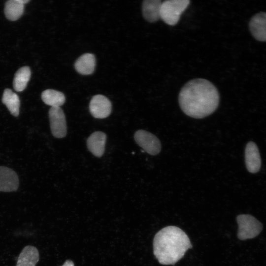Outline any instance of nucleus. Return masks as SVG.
Segmentation results:
<instances>
[{
  "instance_id": "13",
  "label": "nucleus",
  "mask_w": 266,
  "mask_h": 266,
  "mask_svg": "<svg viewBox=\"0 0 266 266\" xmlns=\"http://www.w3.org/2000/svg\"><path fill=\"white\" fill-rule=\"evenodd\" d=\"M96 58L92 53H85L79 57L74 63L76 70L82 75H90L94 71Z\"/></svg>"
},
{
  "instance_id": "9",
  "label": "nucleus",
  "mask_w": 266,
  "mask_h": 266,
  "mask_svg": "<svg viewBox=\"0 0 266 266\" xmlns=\"http://www.w3.org/2000/svg\"><path fill=\"white\" fill-rule=\"evenodd\" d=\"M245 161L247 170L252 173L258 172L261 166V159L257 145L253 141L248 142L245 150Z\"/></svg>"
},
{
  "instance_id": "10",
  "label": "nucleus",
  "mask_w": 266,
  "mask_h": 266,
  "mask_svg": "<svg viewBox=\"0 0 266 266\" xmlns=\"http://www.w3.org/2000/svg\"><path fill=\"white\" fill-rule=\"evenodd\" d=\"M250 31L257 40L266 41V12H260L254 15L249 22Z\"/></svg>"
},
{
  "instance_id": "16",
  "label": "nucleus",
  "mask_w": 266,
  "mask_h": 266,
  "mask_svg": "<svg viewBox=\"0 0 266 266\" xmlns=\"http://www.w3.org/2000/svg\"><path fill=\"white\" fill-rule=\"evenodd\" d=\"M41 99L43 102L51 107H60L66 101L64 94L53 89H47L41 94Z\"/></svg>"
},
{
  "instance_id": "15",
  "label": "nucleus",
  "mask_w": 266,
  "mask_h": 266,
  "mask_svg": "<svg viewBox=\"0 0 266 266\" xmlns=\"http://www.w3.org/2000/svg\"><path fill=\"white\" fill-rule=\"evenodd\" d=\"M1 100L11 115L14 117L19 115L20 102L19 98L16 93L10 89H5Z\"/></svg>"
},
{
  "instance_id": "12",
  "label": "nucleus",
  "mask_w": 266,
  "mask_h": 266,
  "mask_svg": "<svg viewBox=\"0 0 266 266\" xmlns=\"http://www.w3.org/2000/svg\"><path fill=\"white\" fill-rule=\"evenodd\" d=\"M161 0H145L142 2V11L144 19L149 22H155L160 19Z\"/></svg>"
},
{
  "instance_id": "8",
  "label": "nucleus",
  "mask_w": 266,
  "mask_h": 266,
  "mask_svg": "<svg viewBox=\"0 0 266 266\" xmlns=\"http://www.w3.org/2000/svg\"><path fill=\"white\" fill-rule=\"evenodd\" d=\"M19 184L18 176L12 169L0 166V191L10 192L17 190Z\"/></svg>"
},
{
  "instance_id": "14",
  "label": "nucleus",
  "mask_w": 266,
  "mask_h": 266,
  "mask_svg": "<svg viewBox=\"0 0 266 266\" xmlns=\"http://www.w3.org/2000/svg\"><path fill=\"white\" fill-rule=\"evenodd\" d=\"M39 259L37 249L34 246H25L18 257L16 266H35Z\"/></svg>"
},
{
  "instance_id": "1",
  "label": "nucleus",
  "mask_w": 266,
  "mask_h": 266,
  "mask_svg": "<svg viewBox=\"0 0 266 266\" xmlns=\"http://www.w3.org/2000/svg\"><path fill=\"white\" fill-rule=\"evenodd\" d=\"M219 94L216 87L203 78L190 80L180 90V107L187 115L202 118L213 113L219 103Z\"/></svg>"
},
{
  "instance_id": "20",
  "label": "nucleus",
  "mask_w": 266,
  "mask_h": 266,
  "mask_svg": "<svg viewBox=\"0 0 266 266\" xmlns=\"http://www.w3.org/2000/svg\"><path fill=\"white\" fill-rule=\"evenodd\" d=\"M19 1L21 3H22L23 4H26L29 2V1H30V0H19Z\"/></svg>"
},
{
  "instance_id": "18",
  "label": "nucleus",
  "mask_w": 266,
  "mask_h": 266,
  "mask_svg": "<svg viewBox=\"0 0 266 266\" xmlns=\"http://www.w3.org/2000/svg\"><path fill=\"white\" fill-rule=\"evenodd\" d=\"M31 69L29 66L20 68L15 74L13 82L14 89L17 92H22L26 87L30 79Z\"/></svg>"
},
{
  "instance_id": "19",
  "label": "nucleus",
  "mask_w": 266,
  "mask_h": 266,
  "mask_svg": "<svg viewBox=\"0 0 266 266\" xmlns=\"http://www.w3.org/2000/svg\"><path fill=\"white\" fill-rule=\"evenodd\" d=\"M62 266H74V265L72 261L70 260H67Z\"/></svg>"
},
{
  "instance_id": "3",
  "label": "nucleus",
  "mask_w": 266,
  "mask_h": 266,
  "mask_svg": "<svg viewBox=\"0 0 266 266\" xmlns=\"http://www.w3.org/2000/svg\"><path fill=\"white\" fill-rule=\"evenodd\" d=\"M190 2L189 0H166L162 1L160 11V19L168 25H176Z\"/></svg>"
},
{
  "instance_id": "7",
  "label": "nucleus",
  "mask_w": 266,
  "mask_h": 266,
  "mask_svg": "<svg viewBox=\"0 0 266 266\" xmlns=\"http://www.w3.org/2000/svg\"><path fill=\"white\" fill-rule=\"evenodd\" d=\"M111 108L110 101L102 95L93 96L89 104L90 112L96 118L103 119L107 117L111 113Z\"/></svg>"
},
{
  "instance_id": "6",
  "label": "nucleus",
  "mask_w": 266,
  "mask_h": 266,
  "mask_svg": "<svg viewBox=\"0 0 266 266\" xmlns=\"http://www.w3.org/2000/svg\"><path fill=\"white\" fill-rule=\"evenodd\" d=\"M52 135L59 138L64 137L67 132L65 115L60 107H51L48 112Z\"/></svg>"
},
{
  "instance_id": "2",
  "label": "nucleus",
  "mask_w": 266,
  "mask_h": 266,
  "mask_svg": "<svg viewBox=\"0 0 266 266\" xmlns=\"http://www.w3.org/2000/svg\"><path fill=\"white\" fill-rule=\"evenodd\" d=\"M192 247L186 233L175 226H167L162 229L153 239V253L162 265H174Z\"/></svg>"
},
{
  "instance_id": "17",
  "label": "nucleus",
  "mask_w": 266,
  "mask_h": 266,
  "mask_svg": "<svg viewBox=\"0 0 266 266\" xmlns=\"http://www.w3.org/2000/svg\"><path fill=\"white\" fill-rule=\"evenodd\" d=\"M24 4L19 0H9L4 5V12L6 18L12 21L17 20L23 14Z\"/></svg>"
},
{
  "instance_id": "11",
  "label": "nucleus",
  "mask_w": 266,
  "mask_h": 266,
  "mask_svg": "<svg viewBox=\"0 0 266 266\" xmlns=\"http://www.w3.org/2000/svg\"><path fill=\"white\" fill-rule=\"evenodd\" d=\"M106 140L105 133L100 131L95 132L87 139V147L94 155L100 157L104 152Z\"/></svg>"
},
{
  "instance_id": "4",
  "label": "nucleus",
  "mask_w": 266,
  "mask_h": 266,
  "mask_svg": "<svg viewBox=\"0 0 266 266\" xmlns=\"http://www.w3.org/2000/svg\"><path fill=\"white\" fill-rule=\"evenodd\" d=\"M236 220L238 225L237 237L240 240L254 238L263 229L262 223L251 215H239Z\"/></svg>"
},
{
  "instance_id": "5",
  "label": "nucleus",
  "mask_w": 266,
  "mask_h": 266,
  "mask_svg": "<svg viewBox=\"0 0 266 266\" xmlns=\"http://www.w3.org/2000/svg\"><path fill=\"white\" fill-rule=\"evenodd\" d=\"M136 143L145 151L151 155H156L161 150V144L154 134L143 130L137 131L134 135Z\"/></svg>"
}]
</instances>
